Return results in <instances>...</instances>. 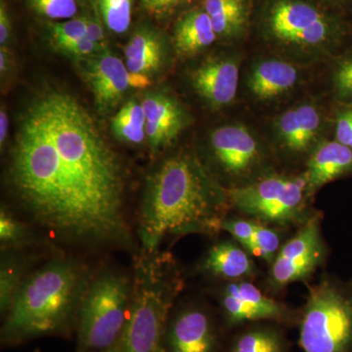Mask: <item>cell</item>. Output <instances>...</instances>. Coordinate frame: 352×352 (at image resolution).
Returning a JSON list of instances; mask_svg holds the SVG:
<instances>
[{"label":"cell","instance_id":"cell-1","mask_svg":"<svg viewBox=\"0 0 352 352\" xmlns=\"http://www.w3.org/2000/svg\"><path fill=\"white\" fill-rule=\"evenodd\" d=\"M7 178L32 219L58 239L131 244L124 164L91 113L69 92L45 88L30 102Z\"/></svg>","mask_w":352,"mask_h":352},{"label":"cell","instance_id":"cell-40","mask_svg":"<svg viewBox=\"0 0 352 352\" xmlns=\"http://www.w3.org/2000/svg\"><path fill=\"white\" fill-rule=\"evenodd\" d=\"M85 1L90 2V3L96 4L97 0H85Z\"/></svg>","mask_w":352,"mask_h":352},{"label":"cell","instance_id":"cell-42","mask_svg":"<svg viewBox=\"0 0 352 352\" xmlns=\"http://www.w3.org/2000/svg\"><path fill=\"white\" fill-rule=\"evenodd\" d=\"M349 148H351V149H352V141H351V145H349Z\"/></svg>","mask_w":352,"mask_h":352},{"label":"cell","instance_id":"cell-26","mask_svg":"<svg viewBox=\"0 0 352 352\" xmlns=\"http://www.w3.org/2000/svg\"><path fill=\"white\" fill-rule=\"evenodd\" d=\"M111 129L120 141L139 145L146 140V117L141 101L131 99L111 120Z\"/></svg>","mask_w":352,"mask_h":352},{"label":"cell","instance_id":"cell-15","mask_svg":"<svg viewBox=\"0 0 352 352\" xmlns=\"http://www.w3.org/2000/svg\"><path fill=\"white\" fill-rule=\"evenodd\" d=\"M80 69L94 94L97 110L103 115L113 112L131 87L126 63L109 50L83 60Z\"/></svg>","mask_w":352,"mask_h":352},{"label":"cell","instance_id":"cell-12","mask_svg":"<svg viewBox=\"0 0 352 352\" xmlns=\"http://www.w3.org/2000/svg\"><path fill=\"white\" fill-rule=\"evenodd\" d=\"M230 335L217 308L201 300H180L168 319L166 352H227Z\"/></svg>","mask_w":352,"mask_h":352},{"label":"cell","instance_id":"cell-16","mask_svg":"<svg viewBox=\"0 0 352 352\" xmlns=\"http://www.w3.org/2000/svg\"><path fill=\"white\" fill-rule=\"evenodd\" d=\"M196 272L212 284L252 280L261 276L256 258L232 238L217 241L196 264Z\"/></svg>","mask_w":352,"mask_h":352},{"label":"cell","instance_id":"cell-36","mask_svg":"<svg viewBox=\"0 0 352 352\" xmlns=\"http://www.w3.org/2000/svg\"><path fill=\"white\" fill-rule=\"evenodd\" d=\"M12 25H11L10 16L7 9L6 2L0 1V45L6 46L11 38Z\"/></svg>","mask_w":352,"mask_h":352},{"label":"cell","instance_id":"cell-35","mask_svg":"<svg viewBox=\"0 0 352 352\" xmlns=\"http://www.w3.org/2000/svg\"><path fill=\"white\" fill-rule=\"evenodd\" d=\"M85 36L89 41H94V43L100 44L104 47H107L103 24L98 18L87 16V36Z\"/></svg>","mask_w":352,"mask_h":352},{"label":"cell","instance_id":"cell-41","mask_svg":"<svg viewBox=\"0 0 352 352\" xmlns=\"http://www.w3.org/2000/svg\"><path fill=\"white\" fill-rule=\"evenodd\" d=\"M349 284H351V287H352V277L351 278V279L349 280Z\"/></svg>","mask_w":352,"mask_h":352},{"label":"cell","instance_id":"cell-3","mask_svg":"<svg viewBox=\"0 0 352 352\" xmlns=\"http://www.w3.org/2000/svg\"><path fill=\"white\" fill-rule=\"evenodd\" d=\"M76 259L56 258L32 271L3 317L0 342L16 347L39 338L75 337L80 303L90 280Z\"/></svg>","mask_w":352,"mask_h":352},{"label":"cell","instance_id":"cell-32","mask_svg":"<svg viewBox=\"0 0 352 352\" xmlns=\"http://www.w3.org/2000/svg\"><path fill=\"white\" fill-rule=\"evenodd\" d=\"M196 0H140L143 9L156 19H166L192 6Z\"/></svg>","mask_w":352,"mask_h":352},{"label":"cell","instance_id":"cell-6","mask_svg":"<svg viewBox=\"0 0 352 352\" xmlns=\"http://www.w3.org/2000/svg\"><path fill=\"white\" fill-rule=\"evenodd\" d=\"M232 214L295 231L319 210L314 207L307 178L300 173L277 168L243 186L226 189Z\"/></svg>","mask_w":352,"mask_h":352},{"label":"cell","instance_id":"cell-4","mask_svg":"<svg viewBox=\"0 0 352 352\" xmlns=\"http://www.w3.org/2000/svg\"><path fill=\"white\" fill-rule=\"evenodd\" d=\"M252 25L278 57L300 66L331 56L347 34L339 14L317 0H258Z\"/></svg>","mask_w":352,"mask_h":352},{"label":"cell","instance_id":"cell-17","mask_svg":"<svg viewBox=\"0 0 352 352\" xmlns=\"http://www.w3.org/2000/svg\"><path fill=\"white\" fill-rule=\"evenodd\" d=\"M239 78V60L227 55L208 58L197 66L189 76L194 91L214 110L233 103Z\"/></svg>","mask_w":352,"mask_h":352},{"label":"cell","instance_id":"cell-2","mask_svg":"<svg viewBox=\"0 0 352 352\" xmlns=\"http://www.w3.org/2000/svg\"><path fill=\"white\" fill-rule=\"evenodd\" d=\"M231 214L226 188L201 155L173 153L146 177L138 219L141 251L157 252L164 241L188 235L215 237Z\"/></svg>","mask_w":352,"mask_h":352},{"label":"cell","instance_id":"cell-33","mask_svg":"<svg viewBox=\"0 0 352 352\" xmlns=\"http://www.w3.org/2000/svg\"><path fill=\"white\" fill-rule=\"evenodd\" d=\"M107 50V47H104L100 44L94 43V41H89L87 38H83L64 46L58 52L63 53L66 56L73 58V59L83 61L88 58L100 55L101 53Z\"/></svg>","mask_w":352,"mask_h":352},{"label":"cell","instance_id":"cell-28","mask_svg":"<svg viewBox=\"0 0 352 352\" xmlns=\"http://www.w3.org/2000/svg\"><path fill=\"white\" fill-rule=\"evenodd\" d=\"M102 23L113 34H122L131 28L133 0H97Z\"/></svg>","mask_w":352,"mask_h":352},{"label":"cell","instance_id":"cell-13","mask_svg":"<svg viewBox=\"0 0 352 352\" xmlns=\"http://www.w3.org/2000/svg\"><path fill=\"white\" fill-rule=\"evenodd\" d=\"M323 113L314 102H303L278 116L273 124V155L289 163H305L323 139Z\"/></svg>","mask_w":352,"mask_h":352},{"label":"cell","instance_id":"cell-7","mask_svg":"<svg viewBox=\"0 0 352 352\" xmlns=\"http://www.w3.org/2000/svg\"><path fill=\"white\" fill-rule=\"evenodd\" d=\"M300 308L298 344L303 352H352V287L330 273L307 284Z\"/></svg>","mask_w":352,"mask_h":352},{"label":"cell","instance_id":"cell-37","mask_svg":"<svg viewBox=\"0 0 352 352\" xmlns=\"http://www.w3.org/2000/svg\"><path fill=\"white\" fill-rule=\"evenodd\" d=\"M9 120L6 108L1 107L0 110V146L3 148L7 138H8Z\"/></svg>","mask_w":352,"mask_h":352},{"label":"cell","instance_id":"cell-25","mask_svg":"<svg viewBox=\"0 0 352 352\" xmlns=\"http://www.w3.org/2000/svg\"><path fill=\"white\" fill-rule=\"evenodd\" d=\"M0 263V312L6 317L13 307L25 279L29 276V263L18 252H1Z\"/></svg>","mask_w":352,"mask_h":352},{"label":"cell","instance_id":"cell-31","mask_svg":"<svg viewBox=\"0 0 352 352\" xmlns=\"http://www.w3.org/2000/svg\"><path fill=\"white\" fill-rule=\"evenodd\" d=\"M332 82L335 94L340 100L352 102V56L344 58L336 65Z\"/></svg>","mask_w":352,"mask_h":352},{"label":"cell","instance_id":"cell-5","mask_svg":"<svg viewBox=\"0 0 352 352\" xmlns=\"http://www.w3.org/2000/svg\"><path fill=\"white\" fill-rule=\"evenodd\" d=\"M131 311L117 340L104 352H166L171 311L185 288L177 261L166 252H140L133 267Z\"/></svg>","mask_w":352,"mask_h":352},{"label":"cell","instance_id":"cell-18","mask_svg":"<svg viewBox=\"0 0 352 352\" xmlns=\"http://www.w3.org/2000/svg\"><path fill=\"white\" fill-rule=\"evenodd\" d=\"M222 232L228 234L254 258L261 259L266 266H270L294 231L231 214L222 224Z\"/></svg>","mask_w":352,"mask_h":352},{"label":"cell","instance_id":"cell-19","mask_svg":"<svg viewBox=\"0 0 352 352\" xmlns=\"http://www.w3.org/2000/svg\"><path fill=\"white\" fill-rule=\"evenodd\" d=\"M302 78L300 65L278 56L263 58L250 69L247 87L254 100L264 103L295 90Z\"/></svg>","mask_w":352,"mask_h":352},{"label":"cell","instance_id":"cell-39","mask_svg":"<svg viewBox=\"0 0 352 352\" xmlns=\"http://www.w3.org/2000/svg\"><path fill=\"white\" fill-rule=\"evenodd\" d=\"M317 1L321 2L324 6L330 7V8H336V7L342 6L344 4L349 3L352 0H317Z\"/></svg>","mask_w":352,"mask_h":352},{"label":"cell","instance_id":"cell-30","mask_svg":"<svg viewBox=\"0 0 352 352\" xmlns=\"http://www.w3.org/2000/svg\"><path fill=\"white\" fill-rule=\"evenodd\" d=\"M29 3L38 15L53 21L73 19L78 10L76 0H29Z\"/></svg>","mask_w":352,"mask_h":352},{"label":"cell","instance_id":"cell-27","mask_svg":"<svg viewBox=\"0 0 352 352\" xmlns=\"http://www.w3.org/2000/svg\"><path fill=\"white\" fill-rule=\"evenodd\" d=\"M36 242V234L25 222L2 206L0 210V245L1 252H20Z\"/></svg>","mask_w":352,"mask_h":352},{"label":"cell","instance_id":"cell-22","mask_svg":"<svg viewBox=\"0 0 352 352\" xmlns=\"http://www.w3.org/2000/svg\"><path fill=\"white\" fill-rule=\"evenodd\" d=\"M166 54V45L163 34L150 25L139 28L124 48L129 73L149 80L164 66Z\"/></svg>","mask_w":352,"mask_h":352},{"label":"cell","instance_id":"cell-29","mask_svg":"<svg viewBox=\"0 0 352 352\" xmlns=\"http://www.w3.org/2000/svg\"><path fill=\"white\" fill-rule=\"evenodd\" d=\"M87 16L75 17L62 22H50L47 24L51 44L57 51L64 46L87 38Z\"/></svg>","mask_w":352,"mask_h":352},{"label":"cell","instance_id":"cell-8","mask_svg":"<svg viewBox=\"0 0 352 352\" xmlns=\"http://www.w3.org/2000/svg\"><path fill=\"white\" fill-rule=\"evenodd\" d=\"M133 277L106 268L92 277L78 310L76 352H104L119 338L131 311Z\"/></svg>","mask_w":352,"mask_h":352},{"label":"cell","instance_id":"cell-23","mask_svg":"<svg viewBox=\"0 0 352 352\" xmlns=\"http://www.w3.org/2000/svg\"><path fill=\"white\" fill-rule=\"evenodd\" d=\"M219 39L234 43L245 38L254 19L252 0H203Z\"/></svg>","mask_w":352,"mask_h":352},{"label":"cell","instance_id":"cell-10","mask_svg":"<svg viewBox=\"0 0 352 352\" xmlns=\"http://www.w3.org/2000/svg\"><path fill=\"white\" fill-rule=\"evenodd\" d=\"M322 219L321 212H317L285 241L261 284L268 295L279 298L291 285L308 284L326 265L330 248L322 230Z\"/></svg>","mask_w":352,"mask_h":352},{"label":"cell","instance_id":"cell-9","mask_svg":"<svg viewBox=\"0 0 352 352\" xmlns=\"http://www.w3.org/2000/svg\"><path fill=\"white\" fill-rule=\"evenodd\" d=\"M273 157L251 129L229 124L212 131L207 157L201 159L224 188L232 189L276 168Z\"/></svg>","mask_w":352,"mask_h":352},{"label":"cell","instance_id":"cell-14","mask_svg":"<svg viewBox=\"0 0 352 352\" xmlns=\"http://www.w3.org/2000/svg\"><path fill=\"white\" fill-rule=\"evenodd\" d=\"M141 103L146 117V141L152 155L173 145L191 124L186 108L168 92H149Z\"/></svg>","mask_w":352,"mask_h":352},{"label":"cell","instance_id":"cell-38","mask_svg":"<svg viewBox=\"0 0 352 352\" xmlns=\"http://www.w3.org/2000/svg\"><path fill=\"white\" fill-rule=\"evenodd\" d=\"M11 62H12V59H11L10 53L6 46H1L0 48V74H1L2 78L10 71Z\"/></svg>","mask_w":352,"mask_h":352},{"label":"cell","instance_id":"cell-24","mask_svg":"<svg viewBox=\"0 0 352 352\" xmlns=\"http://www.w3.org/2000/svg\"><path fill=\"white\" fill-rule=\"evenodd\" d=\"M227 352H293L287 328L274 322H254L236 329Z\"/></svg>","mask_w":352,"mask_h":352},{"label":"cell","instance_id":"cell-21","mask_svg":"<svg viewBox=\"0 0 352 352\" xmlns=\"http://www.w3.org/2000/svg\"><path fill=\"white\" fill-rule=\"evenodd\" d=\"M217 39L212 21L201 6L187 9L178 17L171 43L176 55L187 59L208 50Z\"/></svg>","mask_w":352,"mask_h":352},{"label":"cell","instance_id":"cell-20","mask_svg":"<svg viewBox=\"0 0 352 352\" xmlns=\"http://www.w3.org/2000/svg\"><path fill=\"white\" fill-rule=\"evenodd\" d=\"M302 171L315 197L322 187L351 175L352 149L337 140H322L305 160Z\"/></svg>","mask_w":352,"mask_h":352},{"label":"cell","instance_id":"cell-34","mask_svg":"<svg viewBox=\"0 0 352 352\" xmlns=\"http://www.w3.org/2000/svg\"><path fill=\"white\" fill-rule=\"evenodd\" d=\"M338 142L349 147L352 141V109L338 116L336 122V139Z\"/></svg>","mask_w":352,"mask_h":352},{"label":"cell","instance_id":"cell-11","mask_svg":"<svg viewBox=\"0 0 352 352\" xmlns=\"http://www.w3.org/2000/svg\"><path fill=\"white\" fill-rule=\"evenodd\" d=\"M210 289L229 333L254 322H274L287 329L298 328L300 308L268 295L256 281L212 284Z\"/></svg>","mask_w":352,"mask_h":352}]
</instances>
